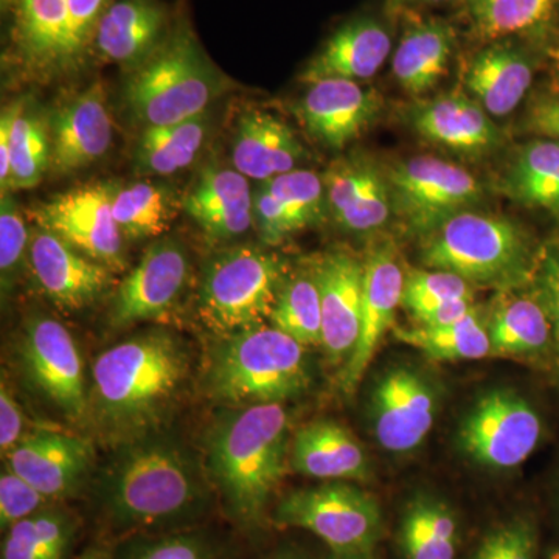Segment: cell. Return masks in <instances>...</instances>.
Returning <instances> with one entry per match:
<instances>
[{
    "label": "cell",
    "mask_w": 559,
    "mask_h": 559,
    "mask_svg": "<svg viewBox=\"0 0 559 559\" xmlns=\"http://www.w3.org/2000/svg\"><path fill=\"white\" fill-rule=\"evenodd\" d=\"M210 477L193 452L168 436L132 437L98 481L100 520L116 538L178 532L212 507Z\"/></svg>",
    "instance_id": "obj_1"
},
{
    "label": "cell",
    "mask_w": 559,
    "mask_h": 559,
    "mask_svg": "<svg viewBox=\"0 0 559 559\" xmlns=\"http://www.w3.org/2000/svg\"><path fill=\"white\" fill-rule=\"evenodd\" d=\"M289 450V421L283 404L237 407L210 430V481L240 527L255 528L263 521L285 477Z\"/></svg>",
    "instance_id": "obj_2"
},
{
    "label": "cell",
    "mask_w": 559,
    "mask_h": 559,
    "mask_svg": "<svg viewBox=\"0 0 559 559\" xmlns=\"http://www.w3.org/2000/svg\"><path fill=\"white\" fill-rule=\"evenodd\" d=\"M189 374L178 337L151 330L114 345L92 367V399L103 428L142 436L164 415Z\"/></svg>",
    "instance_id": "obj_3"
},
{
    "label": "cell",
    "mask_w": 559,
    "mask_h": 559,
    "mask_svg": "<svg viewBox=\"0 0 559 559\" xmlns=\"http://www.w3.org/2000/svg\"><path fill=\"white\" fill-rule=\"evenodd\" d=\"M305 348L272 325L223 336L210 353L205 389L213 400L231 407L297 399L311 384Z\"/></svg>",
    "instance_id": "obj_4"
},
{
    "label": "cell",
    "mask_w": 559,
    "mask_h": 559,
    "mask_svg": "<svg viewBox=\"0 0 559 559\" xmlns=\"http://www.w3.org/2000/svg\"><path fill=\"white\" fill-rule=\"evenodd\" d=\"M226 80L202 49L189 20L175 27L153 57L130 72L124 102L143 128L167 127L204 116Z\"/></svg>",
    "instance_id": "obj_5"
},
{
    "label": "cell",
    "mask_w": 559,
    "mask_h": 559,
    "mask_svg": "<svg viewBox=\"0 0 559 559\" xmlns=\"http://www.w3.org/2000/svg\"><path fill=\"white\" fill-rule=\"evenodd\" d=\"M114 0H3L10 57L33 79L70 75L94 58L98 22Z\"/></svg>",
    "instance_id": "obj_6"
},
{
    "label": "cell",
    "mask_w": 559,
    "mask_h": 559,
    "mask_svg": "<svg viewBox=\"0 0 559 559\" xmlns=\"http://www.w3.org/2000/svg\"><path fill=\"white\" fill-rule=\"evenodd\" d=\"M536 255L528 235L513 221L469 210L425 235L421 248L425 266L457 274L471 285L527 282L533 277Z\"/></svg>",
    "instance_id": "obj_7"
},
{
    "label": "cell",
    "mask_w": 559,
    "mask_h": 559,
    "mask_svg": "<svg viewBox=\"0 0 559 559\" xmlns=\"http://www.w3.org/2000/svg\"><path fill=\"white\" fill-rule=\"evenodd\" d=\"M285 267L274 253L257 248L224 250L205 267L198 311L221 336L263 325L271 319Z\"/></svg>",
    "instance_id": "obj_8"
},
{
    "label": "cell",
    "mask_w": 559,
    "mask_h": 559,
    "mask_svg": "<svg viewBox=\"0 0 559 559\" xmlns=\"http://www.w3.org/2000/svg\"><path fill=\"white\" fill-rule=\"evenodd\" d=\"M272 522L311 532L333 554L373 551L384 528L378 500L344 480L288 492L272 511Z\"/></svg>",
    "instance_id": "obj_9"
},
{
    "label": "cell",
    "mask_w": 559,
    "mask_h": 559,
    "mask_svg": "<svg viewBox=\"0 0 559 559\" xmlns=\"http://www.w3.org/2000/svg\"><path fill=\"white\" fill-rule=\"evenodd\" d=\"M393 212L414 234H430L480 201L481 187L465 168L439 157L417 156L385 171Z\"/></svg>",
    "instance_id": "obj_10"
},
{
    "label": "cell",
    "mask_w": 559,
    "mask_h": 559,
    "mask_svg": "<svg viewBox=\"0 0 559 559\" xmlns=\"http://www.w3.org/2000/svg\"><path fill=\"white\" fill-rule=\"evenodd\" d=\"M543 437L539 412L511 390H495L477 400L457 433L460 450L495 469H513L527 462Z\"/></svg>",
    "instance_id": "obj_11"
},
{
    "label": "cell",
    "mask_w": 559,
    "mask_h": 559,
    "mask_svg": "<svg viewBox=\"0 0 559 559\" xmlns=\"http://www.w3.org/2000/svg\"><path fill=\"white\" fill-rule=\"evenodd\" d=\"M114 193L116 187L109 183L79 187L43 202L31 216L40 229L119 272L124 267V237L114 219Z\"/></svg>",
    "instance_id": "obj_12"
},
{
    "label": "cell",
    "mask_w": 559,
    "mask_h": 559,
    "mask_svg": "<svg viewBox=\"0 0 559 559\" xmlns=\"http://www.w3.org/2000/svg\"><path fill=\"white\" fill-rule=\"evenodd\" d=\"M20 355L25 377L40 395L73 421L86 415L90 399L83 359L72 333L61 322L49 316L28 319L22 331Z\"/></svg>",
    "instance_id": "obj_13"
},
{
    "label": "cell",
    "mask_w": 559,
    "mask_h": 559,
    "mask_svg": "<svg viewBox=\"0 0 559 559\" xmlns=\"http://www.w3.org/2000/svg\"><path fill=\"white\" fill-rule=\"evenodd\" d=\"M189 280V259L178 241L151 245L114 294L110 323L116 329L160 319L175 308Z\"/></svg>",
    "instance_id": "obj_14"
},
{
    "label": "cell",
    "mask_w": 559,
    "mask_h": 559,
    "mask_svg": "<svg viewBox=\"0 0 559 559\" xmlns=\"http://www.w3.org/2000/svg\"><path fill=\"white\" fill-rule=\"evenodd\" d=\"M7 466L53 502L73 498L94 465V444L86 437L38 429L7 455Z\"/></svg>",
    "instance_id": "obj_15"
},
{
    "label": "cell",
    "mask_w": 559,
    "mask_h": 559,
    "mask_svg": "<svg viewBox=\"0 0 559 559\" xmlns=\"http://www.w3.org/2000/svg\"><path fill=\"white\" fill-rule=\"evenodd\" d=\"M28 264L44 296L64 311H81L100 299L116 274L38 226L31 231Z\"/></svg>",
    "instance_id": "obj_16"
},
{
    "label": "cell",
    "mask_w": 559,
    "mask_h": 559,
    "mask_svg": "<svg viewBox=\"0 0 559 559\" xmlns=\"http://www.w3.org/2000/svg\"><path fill=\"white\" fill-rule=\"evenodd\" d=\"M50 167L55 175H73L102 159L112 143V117L100 83L73 95L47 119Z\"/></svg>",
    "instance_id": "obj_17"
},
{
    "label": "cell",
    "mask_w": 559,
    "mask_h": 559,
    "mask_svg": "<svg viewBox=\"0 0 559 559\" xmlns=\"http://www.w3.org/2000/svg\"><path fill=\"white\" fill-rule=\"evenodd\" d=\"M436 415V393L417 371L396 367L374 388L371 423L385 451H414L428 437Z\"/></svg>",
    "instance_id": "obj_18"
},
{
    "label": "cell",
    "mask_w": 559,
    "mask_h": 559,
    "mask_svg": "<svg viewBox=\"0 0 559 559\" xmlns=\"http://www.w3.org/2000/svg\"><path fill=\"white\" fill-rule=\"evenodd\" d=\"M404 275L399 255L389 242L377 246L364 261L362 311L358 344L342 371V389L353 392L377 355L403 304Z\"/></svg>",
    "instance_id": "obj_19"
},
{
    "label": "cell",
    "mask_w": 559,
    "mask_h": 559,
    "mask_svg": "<svg viewBox=\"0 0 559 559\" xmlns=\"http://www.w3.org/2000/svg\"><path fill=\"white\" fill-rule=\"evenodd\" d=\"M322 305V348L333 364H347L359 340L364 261L331 250L312 263Z\"/></svg>",
    "instance_id": "obj_20"
},
{
    "label": "cell",
    "mask_w": 559,
    "mask_h": 559,
    "mask_svg": "<svg viewBox=\"0 0 559 559\" xmlns=\"http://www.w3.org/2000/svg\"><path fill=\"white\" fill-rule=\"evenodd\" d=\"M176 21L164 0H114L98 22L94 57L132 72L159 49Z\"/></svg>",
    "instance_id": "obj_21"
},
{
    "label": "cell",
    "mask_w": 559,
    "mask_h": 559,
    "mask_svg": "<svg viewBox=\"0 0 559 559\" xmlns=\"http://www.w3.org/2000/svg\"><path fill=\"white\" fill-rule=\"evenodd\" d=\"M382 100L373 90L359 86L358 81L322 80L297 106V116L305 130L330 150H344L359 139L381 112Z\"/></svg>",
    "instance_id": "obj_22"
},
{
    "label": "cell",
    "mask_w": 559,
    "mask_h": 559,
    "mask_svg": "<svg viewBox=\"0 0 559 559\" xmlns=\"http://www.w3.org/2000/svg\"><path fill=\"white\" fill-rule=\"evenodd\" d=\"M326 209L349 231L380 230L393 212L385 173L366 156H349L331 165L323 176Z\"/></svg>",
    "instance_id": "obj_23"
},
{
    "label": "cell",
    "mask_w": 559,
    "mask_h": 559,
    "mask_svg": "<svg viewBox=\"0 0 559 559\" xmlns=\"http://www.w3.org/2000/svg\"><path fill=\"white\" fill-rule=\"evenodd\" d=\"M326 209L323 178L293 170L261 182L253 193V224L264 245L277 246L322 218Z\"/></svg>",
    "instance_id": "obj_24"
},
{
    "label": "cell",
    "mask_w": 559,
    "mask_h": 559,
    "mask_svg": "<svg viewBox=\"0 0 559 559\" xmlns=\"http://www.w3.org/2000/svg\"><path fill=\"white\" fill-rule=\"evenodd\" d=\"M392 50L388 28L371 17H356L331 33L301 72L305 84L322 80L364 81L377 75Z\"/></svg>",
    "instance_id": "obj_25"
},
{
    "label": "cell",
    "mask_w": 559,
    "mask_h": 559,
    "mask_svg": "<svg viewBox=\"0 0 559 559\" xmlns=\"http://www.w3.org/2000/svg\"><path fill=\"white\" fill-rule=\"evenodd\" d=\"M182 207L215 241L237 240L253 226V193L248 178L235 168L202 171Z\"/></svg>",
    "instance_id": "obj_26"
},
{
    "label": "cell",
    "mask_w": 559,
    "mask_h": 559,
    "mask_svg": "<svg viewBox=\"0 0 559 559\" xmlns=\"http://www.w3.org/2000/svg\"><path fill=\"white\" fill-rule=\"evenodd\" d=\"M289 463L301 476L326 481L369 480L371 474L362 443L333 419L301 426L290 441Z\"/></svg>",
    "instance_id": "obj_27"
},
{
    "label": "cell",
    "mask_w": 559,
    "mask_h": 559,
    "mask_svg": "<svg viewBox=\"0 0 559 559\" xmlns=\"http://www.w3.org/2000/svg\"><path fill=\"white\" fill-rule=\"evenodd\" d=\"M409 121L423 139L466 156H481L500 143L487 110L459 92L415 106Z\"/></svg>",
    "instance_id": "obj_28"
},
{
    "label": "cell",
    "mask_w": 559,
    "mask_h": 559,
    "mask_svg": "<svg viewBox=\"0 0 559 559\" xmlns=\"http://www.w3.org/2000/svg\"><path fill=\"white\" fill-rule=\"evenodd\" d=\"M304 154L296 132L274 114L259 109L242 114L235 132L231 162L246 178L264 182L297 170Z\"/></svg>",
    "instance_id": "obj_29"
},
{
    "label": "cell",
    "mask_w": 559,
    "mask_h": 559,
    "mask_svg": "<svg viewBox=\"0 0 559 559\" xmlns=\"http://www.w3.org/2000/svg\"><path fill=\"white\" fill-rule=\"evenodd\" d=\"M533 81L527 55L509 44L492 43L471 60L465 86L489 116H510L524 100Z\"/></svg>",
    "instance_id": "obj_30"
},
{
    "label": "cell",
    "mask_w": 559,
    "mask_h": 559,
    "mask_svg": "<svg viewBox=\"0 0 559 559\" xmlns=\"http://www.w3.org/2000/svg\"><path fill=\"white\" fill-rule=\"evenodd\" d=\"M491 356L554 359V330L535 290L500 297L488 325Z\"/></svg>",
    "instance_id": "obj_31"
},
{
    "label": "cell",
    "mask_w": 559,
    "mask_h": 559,
    "mask_svg": "<svg viewBox=\"0 0 559 559\" xmlns=\"http://www.w3.org/2000/svg\"><path fill=\"white\" fill-rule=\"evenodd\" d=\"M452 49L451 25L436 20L418 22L404 33L393 53V76L407 94H426L447 75Z\"/></svg>",
    "instance_id": "obj_32"
},
{
    "label": "cell",
    "mask_w": 559,
    "mask_h": 559,
    "mask_svg": "<svg viewBox=\"0 0 559 559\" xmlns=\"http://www.w3.org/2000/svg\"><path fill=\"white\" fill-rule=\"evenodd\" d=\"M474 35L488 43L544 39L559 22V0H465Z\"/></svg>",
    "instance_id": "obj_33"
},
{
    "label": "cell",
    "mask_w": 559,
    "mask_h": 559,
    "mask_svg": "<svg viewBox=\"0 0 559 559\" xmlns=\"http://www.w3.org/2000/svg\"><path fill=\"white\" fill-rule=\"evenodd\" d=\"M399 539L406 559H455L460 543L455 511L443 499L419 492L403 511Z\"/></svg>",
    "instance_id": "obj_34"
},
{
    "label": "cell",
    "mask_w": 559,
    "mask_h": 559,
    "mask_svg": "<svg viewBox=\"0 0 559 559\" xmlns=\"http://www.w3.org/2000/svg\"><path fill=\"white\" fill-rule=\"evenodd\" d=\"M507 197L559 218V142L533 140L511 162L503 178Z\"/></svg>",
    "instance_id": "obj_35"
},
{
    "label": "cell",
    "mask_w": 559,
    "mask_h": 559,
    "mask_svg": "<svg viewBox=\"0 0 559 559\" xmlns=\"http://www.w3.org/2000/svg\"><path fill=\"white\" fill-rule=\"evenodd\" d=\"M79 530V516L55 503L7 530L0 558L68 559Z\"/></svg>",
    "instance_id": "obj_36"
},
{
    "label": "cell",
    "mask_w": 559,
    "mask_h": 559,
    "mask_svg": "<svg viewBox=\"0 0 559 559\" xmlns=\"http://www.w3.org/2000/svg\"><path fill=\"white\" fill-rule=\"evenodd\" d=\"M204 140V116L167 127L143 128L134 150L135 165L150 175H175L193 164Z\"/></svg>",
    "instance_id": "obj_37"
},
{
    "label": "cell",
    "mask_w": 559,
    "mask_h": 559,
    "mask_svg": "<svg viewBox=\"0 0 559 559\" xmlns=\"http://www.w3.org/2000/svg\"><path fill=\"white\" fill-rule=\"evenodd\" d=\"M112 213L127 240L157 238L170 229L176 213L175 197L156 183H130L116 189Z\"/></svg>",
    "instance_id": "obj_38"
},
{
    "label": "cell",
    "mask_w": 559,
    "mask_h": 559,
    "mask_svg": "<svg viewBox=\"0 0 559 559\" xmlns=\"http://www.w3.org/2000/svg\"><path fill=\"white\" fill-rule=\"evenodd\" d=\"M395 336L436 360H474L491 356L488 326L477 310L448 326L396 329Z\"/></svg>",
    "instance_id": "obj_39"
},
{
    "label": "cell",
    "mask_w": 559,
    "mask_h": 559,
    "mask_svg": "<svg viewBox=\"0 0 559 559\" xmlns=\"http://www.w3.org/2000/svg\"><path fill=\"white\" fill-rule=\"evenodd\" d=\"M9 156L10 189H33L49 171V124L43 114L25 100L21 102L11 130Z\"/></svg>",
    "instance_id": "obj_40"
},
{
    "label": "cell",
    "mask_w": 559,
    "mask_h": 559,
    "mask_svg": "<svg viewBox=\"0 0 559 559\" xmlns=\"http://www.w3.org/2000/svg\"><path fill=\"white\" fill-rule=\"evenodd\" d=\"M270 320L305 347H322V305L311 270L283 282Z\"/></svg>",
    "instance_id": "obj_41"
},
{
    "label": "cell",
    "mask_w": 559,
    "mask_h": 559,
    "mask_svg": "<svg viewBox=\"0 0 559 559\" xmlns=\"http://www.w3.org/2000/svg\"><path fill=\"white\" fill-rule=\"evenodd\" d=\"M116 559H224V554L207 533L186 528L124 539Z\"/></svg>",
    "instance_id": "obj_42"
},
{
    "label": "cell",
    "mask_w": 559,
    "mask_h": 559,
    "mask_svg": "<svg viewBox=\"0 0 559 559\" xmlns=\"http://www.w3.org/2000/svg\"><path fill=\"white\" fill-rule=\"evenodd\" d=\"M474 290L469 282L447 271H412L404 283V310L415 312L454 300L473 301Z\"/></svg>",
    "instance_id": "obj_43"
},
{
    "label": "cell",
    "mask_w": 559,
    "mask_h": 559,
    "mask_svg": "<svg viewBox=\"0 0 559 559\" xmlns=\"http://www.w3.org/2000/svg\"><path fill=\"white\" fill-rule=\"evenodd\" d=\"M473 559H538V528L528 516L500 522L484 536Z\"/></svg>",
    "instance_id": "obj_44"
},
{
    "label": "cell",
    "mask_w": 559,
    "mask_h": 559,
    "mask_svg": "<svg viewBox=\"0 0 559 559\" xmlns=\"http://www.w3.org/2000/svg\"><path fill=\"white\" fill-rule=\"evenodd\" d=\"M31 234L25 227L16 202L9 194H2L0 205V272L2 289L10 290L24 261H28Z\"/></svg>",
    "instance_id": "obj_45"
},
{
    "label": "cell",
    "mask_w": 559,
    "mask_h": 559,
    "mask_svg": "<svg viewBox=\"0 0 559 559\" xmlns=\"http://www.w3.org/2000/svg\"><path fill=\"white\" fill-rule=\"evenodd\" d=\"M53 500L17 476L9 466L0 474V530L3 533L17 522L55 506Z\"/></svg>",
    "instance_id": "obj_46"
},
{
    "label": "cell",
    "mask_w": 559,
    "mask_h": 559,
    "mask_svg": "<svg viewBox=\"0 0 559 559\" xmlns=\"http://www.w3.org/2000/svg\"><path fill=\"white\" fill-rule=\"evenodd\" d=\"M532 285L550 318L554 364L559 380V241L550 242L536 255Z\"/></svg>",
    "instance_id": "obj_47"
},
{
    "label": "cell",
    "mask_w": 559,
    "mask_h": 559,
    "mask_svg": "<svg viewBox=\"0 0 559 559\" xmlns=\"http://www.w3.org/2000/svg\"><path fill=\"white\" fill-rule=\"evenodd\" d=\"M25 418L13 392L2 381L0 388V451L5 459L10 451L24 439Z\"/></svg>",
    "instance_id": "obj_48"
},
{
    "label": "cell",
    "mask_w": 559,
    "mask_h": 559,
    "mask_svg": "<svg viewBox=\"0 0 559 559\" xmlns=\"http://www.w3.org/2000/svg\"><path fill=\"white\" fill-rule=\"evenodd\" d=\"M474 310H476V308L473 307V301L454 300L415 312V314H412V318L415 319L418 325L437 329V326L452 325V323L466 318V316Z\"/></svg>",
    "instance_id": "obj_49"
},
{
    "label": "cell",
    "mask_w": 559,
    "mask_h": 559,
    "mask_svg": "<svg viewBox=\"0 0 559 559\" xmlns=\"http://www.w3.org/2000/svg\"><path fill=\"white\" fill-rule=\"evenodd\" d=\"M527 127L536 134L559 142V98H543L530 109Z\"/></svg>",
    "instance_id": "obj_50"
},
{
    "label": "cell",
    "mask_w": 559,
    "mask_h": 559,
    "mask_svg": "<svg viewBox=\"0 0 559 559\" xmlns=\"http://www.w3.org/2000/svg\"><path fill=\"white\" fill-rule=\"evenodd\" d=\"M21 102L10 103L2 110V117H0V183H2V194H5V190H10V135L14 120H16L17 112H20Z\"/></svg>",
    "instance_id": "obj_51"
},
{
    "label": "cell",
    "mask_w": 559,
    "mask_h": 559,
    "mask_svg": "<svg viewBox=\"0 0 559 559\" xmlns=\"http://www.w3.org/2000/svg\"><path fill=\"white\" fill-rule=\"evenodd\" d=\"M264 559H314L307 551L296 549V547H285V549L275 550Z\"/></svg>",
    "instance_id": "obj_52"
},
{
    "label": "cell",
    "mask_w": 559,
    "mask_h": 559,
    "mask_svg": "<svg viewBox=\"0 0 559 559\" xmlns=\"http://www.w3.org/2000/svg\"><path fill=\"white\" fill-rule=\"evenodd\" d=\"M79 559H116V551L108 546H92L84 550Z\"/></svg>",
    "instance_id": "obj_53"
},
{
    "label": "cell",
    "mask_w": 559,
    "mask_h": 559,
    "mask_svg": "<svg viewBox=\"0 0 559 559\" xmlns=\"http://www.w3.org/2000/svg\"><path fill=\"white\" fill-rule=\"evenodd\" d=\"M330 554L334 559H374L373 551H367V554H333L330 551Z\"/></svg>",
    "instance_id": "obj_54"
},
{
    "label": "cell",
    "mask_w": 559,
    "mask_h": 559,
    "mask_svg": "<svg viewBox=\"0 0 559 559\" xmlns=\"http://www.w3.org/2000/svg\"><path fill=\"white\" fill-rule=\"evenodd\" d=\"M406 3H418V5H433V3L448 2V0H401Z\"/></svg>",
    "instance_id": "obj_55"
},
{
    "label": "cell",
    "mask_w": 559,
    "mask_h": 559,
    "mask_svg": "<svg viewBox=\"0 0 559 559\" xmlns=\"http://www.w3.org/2000/svg\"><path fill=\"white\" fill-rule=\"evenodd\" d=\"M549 559H559V550H555L554 554L550 555Z\"/></svg>",
    "instance_id": "obj_56"
},
{
    "label": "cell",
    "mask_w": 559,
    "mask_h": 559,
    "mask_svg": "<svg viewBox=\"0 0 559 559\" xmlns=\"http://www.w3.org/2000/svg\"><path fill=\"white\" fill-rule=\"evenodd\" d=\"M326 559H334L333 557H331V554H329V557H326Z\"/></svg>",
    "instance_id": "obj_57"
}]
</instances>
